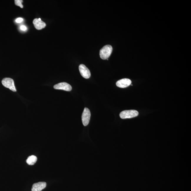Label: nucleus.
Returning a JSON list of instances; mask_svg holds the SVG:
<instances>
[{
	"label": "nucleus",
	"instance_id": "f257e3e1",
	"mask_svg": "<svg viewBox=\"0 0 191 191\" xmlns=\"http://www.w3.org/2000/svg\"><path fill=\"white\" fill-rule=\"evenodd\" d=\"M113 51L111 45H107L103 46L100 50L99 55L101 58L103 59H107L110 57Z\"/></svg>",
	"mask_w": 191,
	"mask_h": 191
},
{
	"label": "nucleus",
	"instance_id": "f03ea898",
	"mask_svg": "<svg viewBox=\"0 0 191 191\" xmlns=\"http://www.w3.org/2000/svg\"><path fill=\"white\" fill-rule=\"evenodd\" d=\"M138 114L136 110H126L121 112L120 117L122 119L131 118L137 116Z\"/></svg>",
	"mask_w": 191,
	"mask_h": 191
},
{
	"label": "nucleus",
	"instance_id": "7ed1b4c3",
	"mask_svg": "<svg viewBox=\"0 0 191 191\" xmlns=\"http://www.w3.org/2000/svg\"><path fill=\"white\" fill-rule=\"evenodd\" d=\"M1 83L4 87L9 89L13 92H16L14 80L12 79L8 78H4L2 80Z\"/></svg>",
	"mask_w": 191,
	"mask_h": 191
},
{
	"label": "nucleus",
	"instance_id": "20e7f679",
	"mask_svg": "<svg viewBox=\"0 0 191 191\" xmlns=\"http://www.w3.org/2000/svg\"><path fill=\"white\" fill-rule=\"evenodd\" d=\"M91 113L88 108H85L82 115V120L83 125L87 126L88 125L90 119Z\"/></svg>",
	"mask_w": 191,
	"mask_h": 191
},
{
	"label": "nucleus",
	"instance_id": "39448f33",
	"mask_svg": "<svg viewBox=\"0 0 191 191\" xmlns=\"http://www.w3.org/2000/svg\"><path fill=\"white\" fill-rule=\"evenodd\" d=\"M79 68L80 74L83 78L89 79L90 77L91 73L90 70L85 65L80 64Z\"/></svg>",
	"mask_w": 191,
	"mask_h": 191
},
{
	"label": "nucleus",
	"instance_id": "423d86ee",
	"mask_svg": "<svg viewBox=\"0 0 191 191\" xmlns=\"http://www.w3.org/2000/svg\"><path fill=\"white\" fill-rule=\"evenodd\" d=\"M54 89L57 90H64L67 92H70L72 89L71 86L65 82L57 84L54 85Z\"/></svg>",
	"mask_w": 191,
	"mask_h": 191
},
{
	"label": "nucleus",
	"instance_id": "0eeeda50",
	"mask_svg": "<svg viewBox=\"0 0 191 191\" xmlns=\"http://www.w3.org/2000/svg\"><path fill=\"white\" fill-rule=\"evenodd\" d=\"M131 84V81L130 79L127 78H124L123 79L118 80L116 83L117 87L120 88H125L129 86Z\"/></svg>",
	"mask_w": 191,
	"mask_h": 191
},
{
	"label": "nucleus",
	"instance_id": "6e6552de",
	"mask_svg": "<svg viewBox=\"0 0 191 191\" xmlns=\"http://www.w3.org/2000/svg\"><path fill=\"white\" fill-rule=\"evenodd\" d=\"M33 24L34 27L38 30H41L46 26V24L41 20V18L35 19L33 21Z\"/></svg>",
	"mask_w": 191,
	"mask_h": 191
},
{
	"label": "nucleus",
	"instance_id": "1a4fd4ad",
	"mask_svg": "<svg viewBox=\"0 0 191 191\" xmlns=\"http://www.w3.org/2000/svg\"><path fill=\"white\" fill-rule=\"evenodd\" d=\"M46 183L45 182H39L33 184L31 191H41L46 187Z\"/></svg>",
	"mask_w": 191,
	"mask_h": 191
},
{
	"label": "nucleus",
	"instance_id": "9d476101",
	"mask_svg": "<svg viewBox=\"0 0 191 191\" xmlns=\"http://www.w3.org/2000/svg\"><path fill=\"white\" fill-rule=\"evenodd\" d=\"M37 160V158L36 156L33 155H31L28 157L27 160H26V162L29 165H32L36 163Z\"/></svg>",
	"mask_w": 191,
	"mask_h": 191
},
{
	"label": "nucleus",
	"instance_id": "9b49d317",
	"mask_svg": "<svg viewBox=\"0 0 191 191\" xmlns=\"http://www.w3.org/2000/svg\"><path fill=\"white\" fill-rule=\"evenodd\" d=\"M23 1L22 0H15V4L17 6H20L21 8H23V6L22 4V3Z\"/></svg>",
	"mask_w": 191,
	"mask_h": 191
},
{
	"label": "nucleus",
	"instance_id": "f8f14e48",
	"mask_svg": "<svg viewBox=\"0 0 191 191\" xmlns=\"http://www.w3.org/2000/svg\"><path fill=\"white\" fill-rule=\"evenodd\" d=\"M23 21V19L22 18H18L15 21L17 23H20L22 22Z\"/></svg>",
	"mask_w": 191,
	"mask_h": 191
},
{
	"label": "nucleus",
	"instance_id": "ddd939ff",
	"mask_svg": "<svg viewBox=\"0 0 191 191\" xmlns=\"http://www.w3.org/2000/svg\"><path fill=\"white\" fill-rule=\"evenodd\" d=\"M20 29L21 30H22V31H25L27 30V28L26 27V26L22 25L21 26Z\"/></svg>",
	"mask_w": 191,
	"mask_h": 191
}]
</instances>
